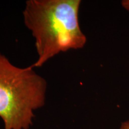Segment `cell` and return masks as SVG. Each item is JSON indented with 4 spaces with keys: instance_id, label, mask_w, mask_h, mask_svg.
Instances as JSON below:
<instances>
[{
    "instance_id": "2",
    "label": "cell",
    "mask_w": 129,
    "mask_h": 129,
    "mask_svg": "<svg viewBox=\"0 0 129 129\" xmlns=\"http://www.w3.org/2000/svg\"><path fill=\"white\" fill-rule=\"evenodd\" d=\"M47 84L30 67L14 65L0 53V117L4 129H29L46 102Z\"/></svg>"
},
{
    "instance_id": "3",
    "label": "cell",
    "mask_w": 129,
    "mask_h": 129,
    "mask_svg": "<svg viewBox=\"0 0 129 129\" xmlns=\"http://www.w3.org/2000/svg\"><path fill=\"white\" fill-rule=\"evenodd\" d=\"M119 129H129V120L122 122Z\"/></svg>"
},
{
    "instance_id": "1",
    "label": "cell",
    "mask_w": 129,
    "mask_h": 129,
    "mask_svg": "<svg viewBox=\"0 0 129 129\" xmlns=\"http://www.w3.org/2000/svg\"><path fill=\"white\" fill-rule=\"evenodd\" d=\"M80 0H28L23 20L35 39L38 54L30 67H41L60 53L82 48L86 37L78 22Z\"/></svg>"
},
{
    "instance_id": "4",
    "label": "cell",
    "mask_w": 129,
    "mask_h": 129,
    "mask_svg": "<svg viewBox=\"0 0 129 129\" xmlns=\"http://www.w3.org/2000/svg\"><path fill=\"white\" fill-rule=\"evenodd\" d=\"M122 6L127 10L129 11V0H124L122 1Z\"/></svg>"
}]
</instances>
